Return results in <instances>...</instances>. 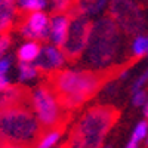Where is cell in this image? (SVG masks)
I'll return each mask as SVG.
<instances>
[{"label": "cell", "instance_id": "277c9868", "mask_svg": "<svg viewBox=\"0 0 148 148\" xmlns=\"http://www.w3.org/2000/svg\"><path fill=\"white\" fill-rule=\"evenodd\" d=\"M121 45V31L108 15L92 24L86 61L95 68H105L117 58Z\"/></svg>", "mask_w": 148, "mask_h": 148}, {"label": "cell", "instance_id": "f1b7e54d", "mask_svg": "<svg viewBox=\"0 0 148 148\" xmlns=\"http://www.w3.org/2000/svg\"><path fill=\"white\" fill-rule=\"evenodd\" d=\"M136 2H139L141 5H147V3H148V0H136Z\"/></svg>", "mask_w": 148, "mask_h": 148}, {"label": "cell", "instance_id": "4fadbf2b", "mask_svg": "<svg viewBox=\"0 0 148 148\" xmlns=\"http://www.w3.org/2000/svg\"><path fill=\"white\" fill-rule=\"evenodd\" d=\"M68 125L70 123H62V125H59V126H56L53 129H49V130L43 132L40 139L36 142L34 148H52L59 141V138L62 136V133L67 130Z\"/></svg>", "mask_w": 148, "mask_h": 148}, {"label": "cell", "instance_id": "ac0fdd59", "mask_svg": "<svg viewBox=\"0 0 148 148\" xmlns=\"http://www.w3.org/2000/svg\"><path fill=\"white\" fill-rule=\"evenodd\" d=\"M18 74H19V80L21 82H25V80H31L34 79L39 71H37L36 65L31 62H19L18 65Z\"/></svg>", "mask_w": 148, "mask_h": 148}, {"label": "cell", "instance_id": "e0dca14e", "mask_svg": "<svg viewBox=\"0 0 148 148\" xmlns=\"http://www.w3.org/2000/svg\"><path fill=\"white\" fill-rule=\"evenodd\" d=\"M52 2V15L55 14H68L71 9L77 6V0H51Z\"/></svg>", "mask_w": 148, "mask_h": 148}, {"label": "cell", "instance_id": "52a82bcc", "mask_svg": "<svg viewBox=\"0 0 148 148\" xmlns=\"http://www.w3.org/2000/svg\"><path fill=\"white\" fill-rule=\"evenodd\" d=\"M92 21L86 15H77L70 18V27L67 33V39L61 47L64 59L68 64H76L82 58L89 43V36L92 31Z\"/></svg>", "mask_w": 148, "mask_h": 148}, {"label": "cell", "instance_id": "d4e9b609", "mask_svg": "<svg viewBox=\"0 0 148 148\" xmlns=\"http://www.w3.org/2000/svg\"><path fill=\"white\" fill-rule=\"evenodd\" d=\"M0 148H34V145H24V144H12V142H3V144H0Z\"/></svg>", "mask_w": 148, "mask_h": 148}, {"label": "cell", "instance_id": "7a4b0ae2", "mask_svg": "<svg viewBox=\"0 0 148 148\" xmlns=\"http://www.w3.org/2000/svg\"><path fill=\"white\" fill-rule=\"evenodd\" d=\"M120 110L110 104L88 108L58 148H101L108 132L120 119Z\"/></svg>", "mask_w": 148, "mask_h": 148}, {"label": "cell", "instance_id": "603a6c76", "mask_svg": "<svg viewBox=\"0 0 148 148\" xmlns=\"http://www.w3.org/2000/svg\"><path fill=\"white\" fill-rule=\"evenodd\" d=\"M12 65V59L10 58H0V76H8V71Z\"/></svg>", "mask_w": 148, "mask_h": 148}, {"label": "cell", "instance_id": "7402d4cb", "mask_svg": "<svg viewBox=\"0 0 148 148\" xmlns=\"http://www.w3.org/2000/svg\"><path fill=\"white\" fill-rule=\"evenodd\" d=\"M148 82V70H145L144 73H142V76L133 83V88H132V90H133V93L135 92H138V90H141V88Z\"/></svg>", "mask_w": 148, "mask_h": 148}, {"label": "cell", "instance_id": "6da1fadb", "mask_svg": "<svg viewBox=\"0 0 148 148\" xmlns=\"http://www.w3.org/2000/svg\"><path fill=\"white\" fill-rule=\"evenodd\" d=\"M139 58L132 56L123 64L110 65L96 70H52L39 73L42 79L51 86L61 108L76 111L83 104L90 101L105 84L119 79L121 73H127Z\"/></svg>", "mask_w": 148, "mask_h": 148}, {"label": "cell", "instance_id": "2e32d148", "mask_svg": "<svg viewBox=\"0 0 148 148\" xmlns=\"http://www.w3.org/2000/svg\"><path fill=\"white\" fill-rule=\"evenodd\" d=\"M46 3L47 0H18V8L19 12L30 14V12L42 10L43 8H46Z\"/></svg>", "mask_w": 148, "mask_h": 148}, {"label": "cell", "instance_id": "4316f807", "mask_svg": "<svg viewBox=\"0 0 148 148\" xmlns=\"http://www.w3.org/2000/svg\"><path fill=\"white\" fill-rule=\"evenodd\" d=\"M126 148H138V142H135V141H129V144L126 145Z\"/></svg>", "mask_w": 148, "mask_h": 148}, {"label": "cell", "instance_id": "484cf974", "mask_svg": "<svg viewBox=\"0 0 148 148\" xmlns=\"http://www.w3.org/2000/svg\"><path fill=\"white\" fill-rule=\"evenodd\" d=\"M9 84H10V82H9L8 76H0V89L6 88V86H9Z\"/></svg>", "mask_w": 148, "mask_h": 148}, {"label": "cell", "instance_id": "d6986e66", "mask_svg": "<svg viewBox=\"0 0 148 148\" xmlns=\"http://www.w3.org/2000/svg\"><path fill=\"white\" fill-rule=\"evenodd\" d=\"M132 51H133V56L141 59L148 52V37L136 36V39L133 40V45H132Z\"/></svg>", "mask_w": 148, "mask_h": 148}, {"label": "cell", "instance_id": "4dcf8cb0", "mask_svg": "<svg viewBox=\"0 0 148 148\" xmlns=\"http://www.w3.org/2000/svg\"><path fill=\"white\" fill-rule=\"evenodd\" d=\"M105 148H111V145H107V147H105Z\"/></svg>", "mask_w": 148, "mask_h": 148}, {"label": "cell", "instance_id": "8fae6325", "mask_svg": "<svg viewBox=\"0 0 148 148\" xmlns=\"http://www.w3.org/2000/svg\"><path fill=\"white\" fill-rule=\"evenodd\" d=\"M68 27H70V18L67 14H55L49 19V28H51L49 39L55 43V46L58 49L62 47V45L67 39Z\"/></svg>", "mask_w": 148, "mask_h": 148}, {"label": "cell", "instance_id": "ba28073f", "mask_svg": "<svg viewBox=\"0 0 148 148\" xmlns=\"http://www.w3.org/2000/svg\"><path fill=\"white\" fill-rule=\"evenodd\" d=\"M31 89L22 84H9L0 89V111L16 107L31 105Z\"/></svg>", "mask_w": 148, "mask_h": 148}, {"label": "cell", "instance_id": "5bb4252c", "mask_svg": "<svg viewBox=\"0 0 148 148\" xmlns=\"http://www.w3.org/2000/svg\"><path fill=\"white\" fill-rule=\"evenodd\" d=\"M108 0H77V9L82 15H98L105 9Z\"/></svg>", "mask_w": 148, "mask_h": 148}, {"label": "cell", "instance_id": "f546056e", "mask_svg": "<svg viewBox=\"0 0 148 148\" xmlns=\"http://www.w3.org/2000/svg\"><path fill=\"white\" fill-rule=\"evenodd\" d=\"M145 147L148 148V138H147V141H145Z\"/></svg>", "mask_w": 148, "mask_h": 148}, {"label": "cell", "instance_id": "3957f363", "mask_svg": "<svg viewBox=\"0 0 148 148\" xmlns=\"http://www.w3.org/2000/svg\"><path fill=\"white\" fill-rule=\"evenodd\" d=\"M42 135V125L31 105H16L0 111V144L36 145Z\"/></svg>", "mask_w": 148, "mask_h": 148}, {"label": "cell", "instance_id": "9c48e42d", "mask_svg": "<svg viewBox=\"0 0 148 148\" xmlns=\"http://www.w3.org/2000/svg\"><path fill=\"white\" fill-rule=\"evenodd\" d=\"M24 21L28 25L33 34V40H40V42H47L49 40V34H51V28H49V15L45 14L42 10H36L30 12V14H24L21 12Z\"/></svg>", "mask_w": 148, "mask_h": 148}, {"label": "cell", "instance_id": "cb8c5ba5", "mask_svg": "<svg viewBox=\"0 0 148 148\" xmlns=\"http://www.w3.org/2000/svg\"><path fill=\"white\" fill-rule=\"evenodd\" d=\"M147 102V92L145 90H138V92H135L133 95V105H144Z\"/></svg>", "mask_w": 148, "mask_h": 148}, {"label": "cell", "instance_id": "5b68a950", "mask_svg": "<svg viewBox=\"0 0 148 148\" xmlns=\"http://www.w3.org/2000/svg\"><path fill=\"white\" fill-rule=\"evenodd\" d=\"M31 108L37 114L43 132L53 129L62 123H70L73 119L71 111H65L61 108L53 90L51 89L45 80L40 84H37L31 90Z\"/></svg>", "mask_w": 148, "mask_h": 148}, {"label": "cell", "instance_id": "83f0119b", "mask_svg": "<svg viewBox=\"0 0 148 148\" xmlns=\"http://www.w3.org/2000/svg\"><path fill=\"white\" fill-rule=\"evenodd\" d=\"M144 114H145V117H147V120H148V101L145 102V110H144Z\"/></svg>", "mask_w": 148, "mask_h": 148}, {"label": "cell", "instance_id": "7c38bea8", "mask_svg": "<svg viewBox=\"0 0 148 148\" xmlns=\"http://www.w3.org/2000/svg\"><path fill=\"white\" fill-rule=\"evenodd\" d=\"M18 18V0H0V34L15 27Z\"/></svg>", "mask_w": 148, "mask_h": 148}, {"label": "cell", "instance_id": "30bf717a", "mask_svg": "<svg viewBox=\"0 0 148 148\" xmlns=\"http://www.w3.org/2000/svg\"><path fill=\"white\" fill-rule=\"evenodd\" d=\"M36 68L39 73L42 71H52V70H58L61 65L64 64V55L61 52V49H58L56 46H45L43 49H40V53L36 59Z\"/></svg>", "mask_w": 148, "mask_h": 148}, {"label": "cell", "instance_id": "ffe728a7", "mask_svg": "<svg viewBox=\"0 0 148 148\" xmlns=\"http://www.w3.org/2000/svg\"><path fill=\"white\" fill-rule=\"evenodd\" d=\"M147 132H148V121L147 120H144V121H141L139 125L135 127V130H133V135H132V141H135V142H138L139 144V141H142L145 136H147Z\"/></svg>", "mask_w": 148, "mask_h": 148}, {"label": "cell", "instance_id": "44dd1931", "mask_svg": "<svg viewBox=\"0 0 148 148\" xmlns=\"http://www.w3.org/2000/svg\"><path fill=\"white\" fill-rule=\"evenodd\" d=\"M10 45H12V37L8 33L0 34V58L8 52V49L10 47Z\"/></svg>", "mask_w": 148, "mask_h": 148}, {"label": "cell", "instance_id": "9a60e30c", "mask_svg": "<svg viewBox=\"0 0 148 148\" xmlns=\"http://www.w3.org/2000/svg\"><path fill=\"white\" fill-rule=\"evenodd\" d=\"M40 45L37 42H28L25 45H22L18 52H16V56L19 59V62H33V61L39 56L40 53Z\"/></svg>", "mask_w": 148, "mask_h": 148}, {"label": "cell", "instance_id": "8992f818", "mask_svg": "<svg viewBox=\"0 0 148 148\" xmlns=\"http://www.w3.org/2000/svg\"><path fill=\"white\" fill-rule=\"evenodd\" d=\"M108 16L127 37L139 36L147 27L144 8L136 0H108Z\"/></svg>", "mask_w": 148, "mask_h": 148}]
</instances>
